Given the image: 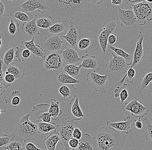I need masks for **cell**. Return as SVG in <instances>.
I'll return each mask as SVG.
<instances>
[{
  "label": "cell",
  "mask_w": 152,
  "mask_h": 150,
  "mask_svg": "<svg viewBox=\"0 0 152 150\" xmlns=\"http://www.w3.org/2000/svg\"><path fill=\"white\" fill-rule=\"evenodd\" d=\"M50 11L55 19L63 18L77 19L85 13L90 6L89 1L47 0Z\"/></svg>",
  "instance_id": "6da1fadb"
},
{
  "label": "cell",
  "mask_w": 152,
  "mask_h": 150,
  "mask_svg": "<svg viewBox=\"0 0 152 150\" xmlns=\"http://www.w3.org/2000/svg\"><path fill=\"white\" fill-rule=\"evenodd\" d=\"M31 116V113H29L20 119L12 133L14 137L23 142L36 140L39 136L37 121L29 120Z\"/></svg>",
  "instance_id": "7a4b0ae2"
},
{
  "label": "cell",
  "mask_w": 152,
  "mask_h": 150,
  "mask_svg": "<svg viewBox=\"0 0 152 150\" xmlns=\"http://www.w3.org/2000/svg\"><path fill=\"white\" fill-rule=\"evenodd\" d=\"M98 150H109L120 145L117 135L107 128L101 127L96 135Z\"/></svg>",
  "instance_id": "3957f363"
},
{
  "label": "cell",
  "mask_w": 152,
  "mask_h": 150,
  "mask_svg": "<svg viewBox=\"0 0 152 150\" xmlns=\"http://www.w3.org/2000/svg\"><path fill=\"white\" fill-rule=\"evenodd\" d=\"M120 25L116 18L106 20L102 25V28L98 32V41L103 54L106 53L109 36L116 32Z\"/></svg>",
  "instance_id": "277c9868"
},
{
  "label": "cell",
  "mask_w": 152,
  "mask_h": 150,
  "mask_svg": "<svg viewBox=\"0 0 152 150\" xmlns=\"http://www.w3.org/2000/svg\"><path fill=\"white\" fill-rule=\"evenodd\" d=\"M77 121L73 119L69 120L65 118L62 119V123L58 125L56 131L59 134L61 138V145L62 147V150H71L68 145V141L73 138V132L74 129L77 126V123L76 122Z\"/></svg>",
  "instance_id": "5b68a950"
},
{
  "label": "cell",
  "mask_w": 152,
  "mask_h": 150,
  "mask_svg": "<svg viewBox=\"0 0 152 150\" xmlns=\"http://www.w3.org/2000/svg\"><path fill=\"white\" fill-rule=\"evenodd\" d=\"M137 20L138 25L144 26L147 21L152 20V1L142 0V1L131 6Z\"/></svg>",
  "instance_id": "8992f818"
},
{
  "label": "cell",
  "mask_w": 152,
  "mask_h": 150,
  "mask_svg": "<svg viewBox=\"0 0 152 150\" xmlns=\"http://www.w3.org/2000/svg\"><path fill=\"white\" fill-rule=\"evenodd\" d=\"M113 58L109 59V61L105 64L107 73H112L121 77L126 74L130 66L126 60L122 57L112 53Z\"/></svg>",
  "instance_id": "52a82bcc"
},
{
  "label": "cell",
  "mask_w": 152,
  "mask_h": 150,
  "mask_svg": "<svg viewBox=\"0 0 152 150\" xmlns=\"http://www.w3.org/2000/svg\"><path fill=\"white\" fill-rule=\"evenodd\" d=\"M86 81L92 89L101 94H107L108 74L102 75L96 71H91L86 74Z\"/></svg>",
  "instance_id": "ba28073f"
},
{
  "label": "cell",
  "mask_w": 152,
  "mask_h": 150,
  "mask_svg": "<svg viewBox=\"0 0 152 150\" xmlns=\"http://www.w3.org/2000/svg\"><path fill=\"white\" fill-rule=\"evenodd\" d=\"M44 71L52 70L56 73L63 71L66 64L62 57L60 53L50 52L45 55L44 58Z\"/></svg>",
  "instance_id": "9c48e42d"
},
{
  "label": "cell",
  "mask_w": 152,
  "mask_h": 150,
  "mask_svg": "<svg viewBox=\"0 0 152 150\" xmlns=\"http://www.w3.org/2000/svg\"><path fill=\"white\" fill-rule=\"evenodd\" d=\"M122 109L124 111L127 110L131 112L132 116L138 119L144 117L150 111L149 108L144 107L143 102L138 101V99L136 97L125 102Z\"/></svg>",
  "instance_id": "30bf717a"
},
{
  "label": "cell",
  "mask_w": 152,
  "mask_h": 150,
  "mask_svg": "<svg viewBox=\"0 0 152 150\" xmlns=\"http://www.w3.org/2000/svg\"><path fill=\"white\" fill-rule=\"evenodd\" d=\"M116 18L120 25L125 29H133L138 25L137 20L132 9L124 10L118 7Z\"/></svg>",
  "instance_id": "8fae6325"
},
{
  "label": "cell",
  "mask_w": 152,
  "mask_h": 150,
  "mask_svg": "<svg viewBox=\"0 0 152 150\" xmlns=\"http://www.w3.org/2000/svg\"><path fill=\"white\" fill-rule=\"evenodd\" d=\"M22 12L25 13L33 12L37 10L39 13L43 15L50 8L47 0H27L22 1L20 3Z\"/></svg>",
  "instance_id": "7c38bea8"
},
{
  "label": "cell",
  "mask_w": 152,
  "mask_h": 150,
  "mask_svg": "<svg viewBox=\"0 0 152 150\" xmlns=\"http://www.w3.org/2000/svg\"><path fill=\"white\" fill-rule=\"evenodd\" d=\"M132 120L131 117L128 116L124 119L123 121L112 122L110 121H106V125L110 130H113L115 132L125 133L129 135L132 131Z\"/></svg>",
  "instance_id": "4fadbf2b"
},
{
  "label": "cell",
  "mask_w": 152,
  "mask_h": 150,
  "mask_svg": "<svg viewBox=\"0 0 152 150\" xmlns=\"http://www.w3.org/2000/svg\"><path fill=\"white\" fill-rule=\"evenodd\" d=\"M50 104L48 103H40L33 106L32 109L33 113L38 122H51L52 118L49 112Z\"/></svg>",
  "instance_id": "5bb4252c"
},
{
  "label": "cell",
  "mask_w": 152,
  "mask_h": 150,
  "mask_svg": "<svg viewBox=\"0 0 152 150\" xmlns=\"http://www.w3.org/2000/svg\"><path fill=\"white\" fill-rule=\"evenodd\" d=\"M63 43L59 36H54L45 38L43 40L41 46L46 55L50 52H58L61 50Z\"/></svg>",
  "instance_id": "9a60e30c"
},
{
  "label": "cell",
  "mask_w": 152,
  "mask_h": 150,
  "mask_svg": "<svg viewBox=\"0 0 152 150\" xmlns=\"http://www.w3.org/2000/svg\"><path fill=\"white\" fill-rule=\"evenodd\" d=\"M25 61L14 60L13 63L8 66L4 64L2 70L4 74H10L14 76L16 79L23 78L25 75V67L24 66Z\"/></svg>",
  "instance_id": "2e32d148"
},
{
  "label": "cell",
  "mask_w": 152,
  "mask_h": 150,
  "mask_svg": "<svg viewBox=\"0 0 152 150\" xmlns=\"http://www.w3.org/2000/svg\"><path fill=\"white\" fill-rule=\"evenodd\" d=\"M81 29L74 22L71 21L69 23V28L67 33L62 36L72 47L76 48L77 44L80 37Z\"/></svg>",
  "instance_id": "e0dca14e"
},
{
  "label": "cell",
  "mask_w": 152,
  "mask_h": 150,
  "mask_svg": "<svg viewBox=\"0 0 152 150\" xmlns=\"http://www.w3.org/2000/svg\"><path fill=\"white\" fill-rule=\"evenodd\" d=\"M145 36L140 31L137 35L136 46L133 56L132 63L130 68H135L144 57L145 51L143 48V41Z\"/></svg>",
  "instance_id": "ac0fdd59"
},
{
  "label": "cell",
  "mask_w": 152,
  "mask_h": 150,
  "mask_svg": "<svg viewBox=\"0 0 152 150\" xmlns=\"http://www.w3.org/2000/svg\"><path fill=\"white\" fill-rule=\"evenodd\" d=\"M77 150H98L96 135L91 136L89 134L84 133L79 140Z\"/></svg>",
  "instance_id": "d6986e66"
},
{
  "label": "cell",
  "mask_w": 152,
  "mask_h": 150,
  "mask_svg": "<svg viewBox=\"0 0 152 150\" xmlns=\"http://www.w3.org/2000/svg\"><path fill=\"white\" fill-rule=\"evenodd\" d=\"M35 37L30 41L23 40L21 42L22 45L24 48L28 49L33 55V59H37L38 58L44 59L45 56L43 49L41 45L36 44L34 42Z\"/></svg>",
  "instance_id": "ffe728a7"
},
{
  "label": "cell",
  "mask_w": 152,
  "mask_h": 150,
  "mask_svg": "<svg viewBox=\"0 0 152 150\" xmlns=\"http://www.w3.org/2000/svg\"><path fill=\"white\" fill-rule=\"evenodd\" d=\"M60 54L66 64H75L82 60L76 48L66 47Z\"/></svg>",
  "instance_id": "44dd1931"
},
{
  "label": "cell",
  "mask_w": 152,
  "mask_h": 150,
  "mask_svg": "<svg viewBox=\"0 0 152 150\" xmlns=\"http://www.w3.org/2000/svg\"><path fill=\"white\" fill-rule=\"evenodd\" d=\"M67 111L75 118L74 119L77 121H80L84 117V114L80 105L78 97L77 95H75L71 99Z\"/></svg>",
  "instance_id": "7402d4cb"
},
{
  "label": "cell",
  "mask_w": 152,
  "mask_h": 150,
  "mask_svg": "<svg viewBox=\"0 0 152 150\" xmlns=\"http://www.w3.org/2000/svg\"><path fill=\"white\" fill-rule=\"evenodd\" d=\"M140 76L137 84V91L141 94L146 91L152 81V68L146 69Z\"/></svg>",
  "instance_id": "603a6c76"
},
{
  "label": "cell",
  "mask_w": 152,
  "mask_h": 150,
  "mask_svg": "<svg viewBox=\"0 0 152 150\" xmlns=\"http://www.w3.org/2000/svg\"><path fill=\"white\" fill-rule=\"evenodd\" d=\"M69 23L66 20H59L56 22L48 29V31L51 34L55 36L62 37L65 35L69 29Z\"/></svg>",
  "instance_id": "cb8c5ba5"
},
{
  "label": "cell",
  "mask_w": 152,
  "mask_h": 150,
  "mask_svg": "<svg viewBox=\"0 0 152 150\" xmlns=\"http://www.w3.org/2000/svg\"><path fill=\"white\" fill-rule=\"evenodd\" d=\"M54 80L58 84H81L82 83L80 80L74 78L63 71L56 73Z\"/></svg>",
  "instance_id": "d4e9b609"
},
{
  "label": "cell",
  "mask_w": 152,
  "mask_h": 150,
  "mask_svg": "<svg viewBox=\"0 0 152 150\" xmlns=\"http://www.w3.org/2000/svg\"><path fill=\"white\" fill-rule=\"evenodd\" d=\"M34 18L38 27L42 29H48L55 23L53 17L49 15H42L38 13Z\"/></svg>",
  "instance_id": "484cf974"
},
{
  "label": "cell",
  "mask_w": 152,
  "mask_h": 150,
  "mask_svg": "<svg viewBox=\"0 0 152 150\" xmlns=\"http://www.w3.org/2000/svg\"><path fill=\"white\" fill-rule=\"evenodd\" d=\"M59 134L56 131L52 132L45 139L43 140L42 144L47 150H56L58 143L60 142Z\"/></svg>",
  "instance_id": "4316f807"
},
{
  "label": "cell",
  "mask_w": 152,
  "mask_h": 150,
  "mask_svg": "<svg viewBox=\"0 0 152 150\" xmlns=\"http://www.w3.org/2000/svg\"><path fill=\"white\" fill-rule=\"evenodd\" d=\"M23 32L27 35L29 37H35L40 34L39 27L36 24L34 18L31 21L24 23L21 27Z\"/></svg>",
  "instance_id": "83f0119b"
},
{
  "label": "cell",
  "mask_w": 152,
  "mask_h": 150,
  "mask_svg": "<svg viewBox=\"0 0 152 150\" xmlns=\"http://www.w3.org/2000/svg\"><path fill=\"white\" fill-rule=\"evenodd\" d=\"M82 63L80 64L81 68L85 69H96L99 66L98 60L95 56L89 54L83 55L81 56Z\"/></svg>",
  "instance_id": "f1b7e54d"
},
{
  "label": "cell",
  "mask_w": 152,
  "mask_h": 150,
  "mask_svg": "<svg viewBox=\"0 0 152 150\" xmlns=\"http://www.w3.org/2000/svg\"><path fill=\"white\" fill-rule=\"evenodd\" d=\"M59 93L62 95L64 101H66L75 95L77 88L74 84H63L58 89Z\"/></svg>",
  "instance_id": "f546056e"
},
{
  "label": "cell",
  "mask_w": 152,
  "mask_h": 150,
  "mask_svg": "<svg viewBox=\"0 0 152 150\" xmlns=\"http://www.w3.org/2000/svg\"><path fill=\"white\" fill-rule=\"evenodd\" d=\"M94 40L88 38H83L79 41L76 49L78 52L86 53L93 48L94 45Z\"/></svg>",
  "instance_id": "4dcf8cb0"
},
{
  "label": "cell",
  "mask_w": 152,
  "mask_h": 150,
  "mask_svg": "<svg viewBox=\"0 0 152 150\" xmlns=\"http://www.w3.org/2000/svg\"><path fill=\"white\" fill-rule=\"evenodd\" d=\"M50 107L49 112L51 116L52 119L53 121H56L58 117L62 115L63 111L60 109V103L55 99L50 100Z\"/></svg>",
  "instance_id": "1f68e13d"
},
{
  "label": "cell",
  "mask_w": 152,
  "mask_h": 150,
  "mask_svg": "<svg viewBox=\"0 0 152 150\" xmlns=\"http://www.w3.org/2000/svg\"><path fill=\"white\" fill-rule=\"evenodd\" d=\"M58 126V125H57L54 122H38V132L43 135H45L48 133L56 131Z\"/></svg>",
  "instance_id": "d6a6232c"
},
{
  "label": "cell",
  "mask_w": 152,
  "mask_h": 150,
  "mask_svg": "<svg viewBox=\"0 0 152 150\" xmlns=\"http://www.w3.org/2000/svg\"><path fill=\"white\" fill-rule=\"evenodd\" d=\"M81 68L80 65L77 66L75 64H66L64 65L63 71L74 78L78 80L81 76L80 73Z\"/></svg>",
  "instance_id": "836d02e7"
},
{
  "label": "cell",
  "mask_w": 152,
  "mask_h": 150,
  "mask_svg": "<svg viewBox=\"0 0 152 150\" xmlns=\"http://www.w3.org/2000/svg\"><path fill=\"white\" fill-rule=\"evenodd\" d=\"M15 52L14 48L12 47L7 48L4 50L0 58L4 62V64L8 66L13 63L14 60Z\"/></svg>",
  "instance_id": "e575fe53"
},
{
  "label": "cell",
  "mask_w": 152,
  "mask_h": 150,
  "mask_svg": "<svg viewBox=\"0 0 152 150\" xmlns=\"http://www.w3.org/2000/svg\"><path fill=\"white\" fill-rule=\"evenodd\" d=\"M10 16L13 18L19 20L21 21L24 22H27L31 21L33 19V16L32 14H28L27 13H25L22 11H18L15 10L12 11L10 13L9 15H4L3 16Z\"/></svg>",
  "instance_id": "d590c367"
},
{
  "label": "cell",
  "mask_w": 152,
  "mask_h": 150,
  "mask_svg": "<svg viewBox=\"0 0 152 150\" xmlns=\"http://www.w3.org/2000/svg\"><path fill=\"white\" fill-rule=\"evenodd\" d=\"M21 102V94L19 90H15L11 92L9 97L6 99V104H10L14 108L20 105Z\"/></svg>",
  "instance_id": "8d00e7d4"
},
{
  "label": "cell",
  "mask_w": 152,
  "mask_h": 150,
  "mask_svg": "<svg viewBox=\"0 0 152 150\" xmlns=\"http://www.w3.org/2000/svg\"><path fill=\"white\" fill-rule=\"evenodd\" d=\"M108 47L110 50L113 51L119 56L124 59L131 67L133 59V57L132 55L126 53L121 48H117L113 46H108Z\"/></svg>",
  "instance_id": "74e56055"
},
{
  "label": "cell",
  "mask_w": 152,
  "mask_h": 150,
  "mask_svg": "<svg viewBox=\"0 0 152 150\" xmlns=\"http://www.w3.org/2000/svg\"><path fill=\"white\" fill-rule=\"evenodd\" d=\"M23 141L14 137L13 139L5 147V150H23Z\"/></svg>",
  "instance_id": "f35d334b"
},
{
  "label": "cell",
  "mask_w": 152,
  "mask_h": 150,
  "mask_svg": "<svg viewBox=\"0 0 152 150\" xmlns=\"http://www.w3.org/2000/svg\"><path fill=\"white\" fill-rule=\"evenodd\" d=\"M127 85H128L127 84L124 83L122 87H121L119 89H115L114 90V92L115 93L114 96H115V98L120 97L121 104H123L124 101L128 99V96H129L128 90L124 87L123 88L124 86H127Z\"/></svg>",
  "instance_id": "ab89813d"
},
{
  "label": "cell",
  "mask_w": 152,
  "mask_h": 150,
  "mask_svg": "<svg viewBox=\"0 0 152 150\" xmlns=\"http://www.w3.org/2000/svg\"><path fill=\"white\" fill-rule=\"evenodd\" d=\"M16 49L15 56L19 60L25 61L31 56V52L28 49H22L18 47H16Z\"/></svg>",
  "instance_id": "60d3db41"
},
{
  "label": "cell",
  "mask_w": 152,
  "mask_h": 150,
  "mask_svg": "<svg viewBox=\"0 0 152 150\" xmlns=\"http://www.w3.org/2000/svg\"><path fill=\"white\" fill-rule=\"evenodd\" d=\"M146 126V130L144 133L145 138L147 141L152 145V124L148 118L146 117L143 119Z\"/></svg>",
  "instance_id": "b9f144b4"
},
{
  "label": "cell",
  "mask_w": 152,
  "mask_h": 150,
  "mask_svg": "<svg viewBox=\"0 0 152 150\" xmlns=\"http://www.w3.org/2000/svg\"><path fill=\"white\" fill-rule=\"evenodd\" d=\"M19 23L18 21L11 18L8 26V31L10 34L12 35H17L19 32Z\"/></svg>",
  "instance_id": "7bdbcfd3"
},
{
  "label": "cell",
  "mask_w": 152,
  "mask_h": 150,
  "mask_svg": "<svg viewBox=\"0 0 152 150\" xmlns=\"http://www.w3.org/2000/svg\"><path fill=\"white\" fill-rule=\"evenodd\" d=\"M13 134L3 133L0 135V148L7 145L14 138Z\"/></svg>",
  "instance_id": "ee69618b"
},
{
  "label": "cell",
  "mask_w": 152,
  "mask_h": 150,
  "mask_svg": "<svg viewBox=\"0 0 152 150\" xmlns=\"http://www.w3.org/2000/svg\"><path fill=\"white\" fill-rule=\"evenodd\" d=\"M16 80V78L12 74H8V73L4 74V82L6 83L7 88L9 87Z\"/></svg>",
  "instance_id": "f6af8a7d"
},
{
  "label": "cell",
  "mask_w": 152,
  "mask_h": 150,
  "mask_svg": "<svg viewBox=\"0 0 152 150\" xmlns=\"http://www.w3.org/2000/svg\"><path fill=\"white\" fill-rule=\"evenodd\" d=\"M23 150H44L38 148L35 144L30 141L23 142Z\"/></svg>",
  "instance_id": "bcb514c9"
},
{
  "label": "cell",
  "mask_w": 152,
  "mask_h": 150,
  "mask_svg": "<svg viewBox=\"0 0 152 150\" xmlns=\"http://www.w3.org/2000/svg\"><path fill=\"white\" fill-rule=\"evenodd\" d=\"M128 1L125 0H112L111 1V5L112 7L114 8L116 6H121L124 7L128 4Z\"/></svg>",
  "instance_id": "7dc6e473"
},
{
  "label": "cell",
  "mask_w": 152,
  "mask_h": 150,
  "mask_svg": "<svg viewBox=\"0 0 152 150\" xmlns=\"http://www.w3.org/2000/svg\"><path fill=\"white\" fill-rule=\"evenodd\" d=\"M118 40V35L116 34H112L109 36L108 40L109 46H113L114 44Z\"/></svg>",
  "instance_id": "c3c4849f"
},
{
  "label": "cell",
  "mask_w": 152,
  "mask_h": 150,
  "mask_svg": "<svg viewBox=\"0 0 152 150\" xmlns=\"http://www.w3.org/2000/svg\"><path fill=\"white\" fill-rule=\"evenodd\" d=\"M79 145V140L72 138L68 141V145L71 149H77Z\"/></svg>",
  "instance_id": "681fc988"
},
{
  "label": "cell",
  "mask_w": 152,
  "mask_h": 150,
  "mask_svg": "<svg viewBox=\"0 0 152 150\" xmlns=\"http://www.w3.org/2000/svg\"><path fill=\"white\" fill-rule=\"evenodd\" d=\"M82 135L81 129L77 127H76L74 129V132H73V137L76 138L77 140H80L82 137Z\"/></svg>",
  "instance_id": "f907efd6"
},
{
  "label": "cell",
  "mask_w": 152,
  "mask_h": 150,
  "mask_svg": "<svg viewBox=\"0 0 152 150\" xmlns=\"http://www.w3.org/2000/svg\"><path fill=\"white\" fill-rule=\"evenodd\" d=\"M133 125V126L137 128L138 130H141L143 127L142 121H141V119L140 118L138 119L137 120H136L135 119V120H134Z\"/></svg>",
  "instance_id": "816d5d0a"
},
{
  "label": "cell",
  "mask_w": 152,
  "mask_h": 150,
  "mask_svg": "<svg viewBox=\"0 0 152 150\" xmlns=\"http://www.w3.org/2000/svg\"><path fill=\"white\" fill-rule=\"evenodd\" d=\"M0 84H3L4 85L6 88H7L6 83L4 82V74L2 70V68L0 69Z\"/></svg>",
  "instance_id": "f5cc1de1"
},
{
  "label": "cell",
  "mask_w": 152,
  "mask_h": 150,
  "mask_svg": "<svg viewBox=\"0 0 152 150\" xmlns=\"http://www.w3.org/2000/svg\"><path fill=\"white\" fill-rule=\"evenodd\" d=\"M5 5L3 1L0 0V16H3L4 15Z\"/></svg>",
  "instance_id": "db71d44e"
},
{
  "label": "cell",
  "mask_w": 152,
  "mask_h": 150,
  "mask_svg": "<svg viewBox=\"0 0 152 150\" xmlns=\"http://www.w3.org/2000/svg\"><path fill=\"white\" fill-rule=\"evenodd\" d=\"M6 87L4 85L0 84V97H1L5 93Z\"/></svg>",
  "instance_id": "11a10c76"
},
{
  "label": "cell",
  "mask_w": 152,
  "mask_h": 150,
  "mask_svg": "<svg viewBox=\"0 0 152 150\" xmlns=\"http://www.w3.org/2000/svg\"><path fill=\"white\" fill-rule=\"evenodd\" d=\"M90 4H99L101 3L103 1H89Z\"/></svg>",
  "instance_id": "9f6ffc18"
},
{
  "label": "cell",
  "mask_w": 152,
  "mask_h": 150,
  "mask_svg": "<svg viewBox=\"0 0 152 150\" xmlns=\"http://www.w3.org/2000/svg\"><path fill=\"white\" fill-rule=\"evenodd\" d=\"M128 2H129L131 3L132 4H136V3L137 2V3H140V2L142 1H130V0H129V1H128Z\"/></svg>",
  "instance_id": "6f0895ef"
},
{
  "label": "cell",
  "mask_w": 152,
  "mask_h": 150,
  "mask_svg": "<svg viewBox=\"0 0 152 150\" xmlns=\"http://www.w3.org/2000/svg\"><path fill=\"white\" fill-rule=\"evenodd\" d=\"M4 65V62L0 58V69L2 68L3 66Z\"/></svg>",
  "instance_id": "680465c9"
},
{
  "label": "cell",
  "mask_w": 152,
  "mask_h": 150,
  "mask_svg": "<svg viewBox=\"0 0 152 150\" xmlns=\"http://www.w3.org/2000/svg\"><path fill=\"white\" fill-rule=\"evenodd\" d=\"M2 38V35H0V49H1V47Z\"/></svg>",
  "instance_id": "91938a15"
},
{
  "label": "cell",
  "mask_w": 152,
  "mask_h": 150,
  "mask_svg": "<svg viewBox=\"0 0 152 150\" xmlns=\"http://www.w3.org/2000/svg\"><path fill=\"white\" fill-rule=\"evenodd\" d=\"M71 150H77V149H71Z\"/></svg>",
  "instance_id": "94428289"
},
{
  "label": "cell",
  "mask_w": 152,
  "mask_h": 150,
  "mask_svg": "<svg viewBox=\"0 0 152 150\" xmlns=\"http://www.w3.org/2000/svg\"><path fill=\"white\" fill-rule=\"evenodd\" d=\"M125 150V149H123V150Z\"/></svg>",
  "instance_id": "6125c7cd"
}]
</instances>
